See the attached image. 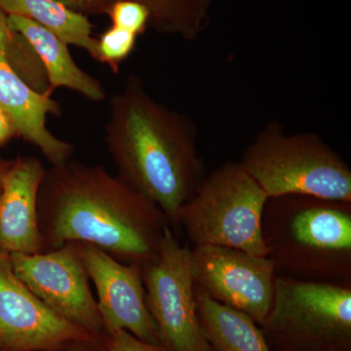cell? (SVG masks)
I'll use <instances>...</instances> for the list:
<instances>
[{
	"mask_svg": "<svg viewBox=\"0 0 351 351\" xmlns=\"http://www.w3.org/2000/svg\"><path fill=\"white\" fill-rule=\"evenodd\" d=\"M43 243L94 245L142 265L156 255L169 221L151 200L101 166L69 160L45 169L38 191Z\"/></svg>",
	"mask_w": 351,
	"mask_h": 351,
	"instance_id": "1",
	"label": "cell"
},
{
	"mask_svg": "<svg viewBox=\"0 0 351 351\" xmlns=\"http://www.w3.org/2000/svg\"><path fill=\"white\" fill-rule=\"evenodd\" d=\"M105 131L117 177L179 226L180 210L206 176L191 117L159 103L132 75L110 98Z\"/></svg>",
	"mask_w": 351,
	"mask_h": 351,
	"instance_id": "2",
	"label": "cell"
},
{
	"mask_svg": "<svg viewBox=\"0 0 351 351\" xmlns=\"http://www.w3.org/2000/svg\"><path fill=\"white\" fill-rule=\"evenodd\" d=\"M262 230L277 276L351 286V202L270 197Z\"/></svg>",
	"mask_w": 351,
	"mask_h": 351,
	"instance_id": "3",
	"label": "cell"
},
{
	"mask_svg": "<svg viewBox=\"0 0 351 351\" xmlns=\"http://www.w3.org/2000/svg\"><path fill=\"white\" fill-rule=\"evenodd\" d=\"M270 197L308 195L351 202V169L315 132L265 124L239 161Z\"/></svg>",
	"mask_w": 351,
	"mask_h": 351,
	"instance_id": "4",
	"label": "cell"
},
{
	"mask_svg": "<svg viewBox=\"0 0 351 351\" xmlns=\"http://www.w3.org/2000/svg\"><path fill=\"white\" fill-rule=\"evenodd\" d=\"M267 199L241 163L228 161L206 174L182 205L179 226L193 246L214 245L267 256L262 230Z\"/></svg>",
	"mask_w": 351,
	"mask_h": 351,
	"instance_id": "5",
	"label": "cell"
},
{
	"mask_svg": "<svg viewBox=\"0 0 351 351\" xmlns=\"http://www.w3.org/2000/svg\"><path fill=\"white\" fill-rule=\"evenodd\" d=\"M260 328L270 350L351 351V286L276 274Z\"/></svg>",
	"mask_w": 351,
	"mask_h": 351,
	"instance_id": "6",
	"label": "cell"
},
{
	"mask_svg": "<svg viewBox=\"0 0 351 351\" xmlns=\"http://www.w3.org/2000/svg\"><path fill=\"white\" fill-rule=\"evenodd\" d=\"M145 302L168 351H213L196 313L191 248L166 228L156 255L141 265Z\"/></svg>",
	"mask_w": 351,
	"mask_h": 351,
	"instance_id": "7",
	"label": "cell"
},
{
	"mask_svg": "<svg viewBox=\"0 0 351 351\" xmlns=\"http://www.w3.org/2000/svg\"><path fill=\"white\" fill-rule=\"evenodd\" d=\"M191 255L196 290L246 313L260 326L274 302L276 270L272 260L214 245L193 246Z\"/></svg>",
	"mask_w": 351,
	"mask_h": 351,
	"instance_id": "8",
	"label": "cell"
},
{
	"mask_svg": "<svg viewBox=\"0 0 351 351\" xmlns=\"http://www.w3.org/2000/svg\"><path fill=\"white\" fill-rule=\"evenodd\" d=\"M8 257L16 276L51 311L91 335L104 328L75 243L47 253L10 254Z\"/></svg>",
	"mask_w": 351,
	"mask_h": 351,
	"instance_id": "9",
	"label": "cell"
},
{
	"mask_svg": "<svg viewBox=\"0 0 351 351\" xmlns=\"http://www.w3.org/2000/svg\"><path fill=\"white\" fill-rule=\"evenodd\" d=\"M91 336L43 304L0 252V346L10 351L51 350Z\"/></svg>",
	"mask_w": 351,
	"mask_h": 351,
	"instance_id": "10",
	"label": "cell"
},
{
	"mask_svg": "<svg viewBox=\"0 0 351 351\" xmlns=\"http://www.w3.org/2000/svg\"><path fill=\"white\" fill-rule=\"evenodd\" d=\"M80 251L88 277L96 287L104 328L108 332L125 330L141 341L160 346L145 302L141 265H124L94 245L82 244Z\"/></svg>",
	"mask_w": 351,
	"mask_h": 351,
	"instance_id": "11",
	"label": "cell"
},
{
	"mask_svg": "<svg viewBox=\"0 0 351 351\" xmlns=\"http://www.w3.org/2000/svg\"><path fill=\"white\" fill-rule=\"evenodd\" d=\"M45 168L38 158L21 157L0 177V252L40 253L38 191Z\"/></svg>",
	"mask_w": 351,
	"mask_h": 351,
	"instance_id": "12",
	"label": "cell"
},
{
	"mask_svg": "<svg viewBox=\"0 0 351 351\" xmlns=\"http://www.w3.org/2000/svg\"><path fill=\"white\" fill-rule=\"evenodd\" d=\"M0 107L12 121L16 133L38 147L52 166L71 160L75 147L53 135L46 127L48 115L59 117L61 106L51 92L36 91L0 54Z\"/></svg>",
	"mask_w": 351,
	"mask_h": 351,
	"instance_id": "13",
	"label": "cell"
},
{
	"mask_svg": "<svg viewBox=\"0 0 351 351\" xmlns=\"http://www.w3.org/2000/svg\"><path fill=\"white\" fill-rule=\"evenodd\" d=\"M7 19L11 29L22 36L36 52L52 89L68 88L96 103L106 100L103 84L76 64L68 44L27 18L8 15Z\"/></svg>",
	"mask_w": 351,
	"mask_h": 351,
	"instance_id": "14",
	"label": "cell"
},
{
	"mask_svg": "<svg viewBox=\"0 0 351 351\" xmlns=\"http://www.w3.org/2000/svg\"><path fill=\"white\" fill-rule=\"evenodd\" d=\"M195 293L201 331L213 351H272L250 316L219 304L195 288Z\"/></svg>",
	"mask_w": 351,
	"mask_h": 351,
	"instance_id": "15",
	"label": "cell"
},
{
	"mask_svg": "<svg viewBox=\"0 0 351 351\" xmlns=\"http://www.w3.org/2000/svg\"><path fill=\"white\" fill-rule=\"evenodd\" d=\"M7 15H18L34 21L66 44H73L97 60L98 39L92 36V25L86 16L71 10L56 0H0Z\"/></svg>",
	"mask_w": 351,
	"mask_h": 351,
	"instance_id": "16",
	"label": "cell"
},
{
	"mask_svg": "<svg viewBox=\"0 0 351 351\" xmlns=\"http://www.w3.org/2000/svg\"><path fill=\"white\" fill-rule=\"evenodd\" d=\"M149 13V24L161 34H176L186 40L199 36L207 23L211 0H134Z\"/></svg>",
	"mask_w": 351,
	"mask_h": 351,
	"instance_id": "17",
	"label": "cell"
},
{
	"mask_svg": "<svg viewBox=\"0 0 351 351\" xmlns=\"http://www.w3.org/2000/svg\"><path fill=\"white\" fill-rule=\"evenodd\" d=\"M7 17L8 15L0 8V54L36 91L52 92L40 60L29 43L11 29Z\"/></svg>",
	"mask_w": 351,
	"mask_h": 351,
	"instance_id": "18",
	"label": "cell"
},
{
	"mask_svg": "<svg viewBox=\"0 0 351 351\" xmlns=\"http://www.w3.org/2000/svg\"><path fill=\"white\" fill-rule=\"evenodd\" d=\"M137 38L136 34L112 25L98 39L97 61L108 64L113 71H119L120 64L135 48Z\"/></svg>",
	"mask_w": 351,
	"mask_h": 351,
	"instance_id": "19",
	"label": "cell"
},
{
	"mask_svg": "<svg viewBox=\"0 0 351 351\" xmlns=\"http://www.w3.org/2000/svg\"><path fill=\"white\" fill-rule=\"evenodd\" d=\"M113 27L125 29L138 36L149 24V13L143 4L134 0H119L108 12Z\"/></svg>",
	"mask_w": 351,
	"mask_h": 351,
	"instance_id": "20",
	"label": "cell"
},
{
	"mask_svg": "<svg viewBox=\"0 0 351 351\" xmlns=\"http://www.w3.org/2000/svg\"><path fill=\"white\" fill-rule=\"evenodd\" d=\"M107 351H168L163 346L141 341L125 330L110 332Z\"/></svg>",
	"mask_w": 351,
	"mask_h": 351,
	"instance_id": "21",
	"label": "cell"
},
{
	"mask_svg": "<svg viewBox=\"0 0 351 351\" xmlns=\"http://www.w3.org/2000/svg\"><path fill=\"white\" fill-rule=\"evenodd\" d=\"M82 15L94 16L108 14L110 7L119 0H56Z\"/></svg>",
	"mask_w": 351,
	"mask_h": 351,
	"instance_id": "22",
	"label": "cell"
},
{
	"mask_svg": "<svg viewBox=\"0 0 351 351\" xmlns=\"http://www.w3.org/2000/svg\"><path fill=\"white\" fill-rule=\"evenodd\" d=\"M14 133H16V130L10 117H8L5 110L0 107V143L10 138Z\"/></svg>",
	"mask_w": 351,
	"mask_h": 351,
	"instance_id": "23",
	"label": "cell"
},
{
	"mask_svg": "<svg viewBox=\"0 0 351 351\" xmlns=\"http://www.w3.org/2000/svg\"><path fill=\"white\" fill-rule=\"evenodd\" d=\"M73 351H82V350H73Z\"/></svg>",
	"mask_w": 351,
	"mask_h": 351,
	"instance_id": "24",
	"label": "cell"
}]
</instances>
